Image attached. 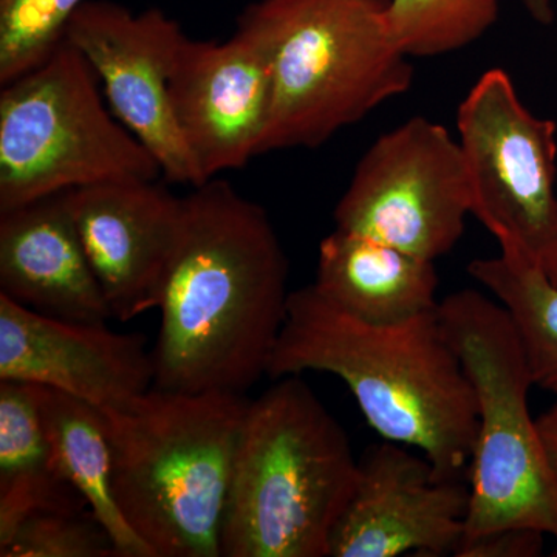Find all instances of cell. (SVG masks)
Returning a JSON list of instances; mask_svg holds the SVG:
<instances>
[{"label": "cell", "instance_id": "cell-1", "mask_svg": "<svg viewBox=\"0 0 557 557\" xmlns=\"http://www.w3.org/2000/svg\"><path fill=\"white\" fill-rule=\"evenodd\" d=\"M287 281L265 209L218 177L193 188L161 292L153 387L247 394L269 372Z\"/></svg>", "mask_w": 557, "mask_h": 557}, {"label": "cell", "instance_id": "cell-2", "mask_svg": "<svg viewBox=\"0 0 557 557\" xmlns=\"http://www.w3.org/2000/svg\"><path fill=\"white\" fill-rule=\"evenodd\" d=\"M338 376L384 440L420 449L440 478L467 479L479 431L474 384L437 309L397 325L344 313L313 284L289 293L267 375Z\"/></svg>", "mask_w": 557, "mask_h": 557}, {"label": "cell", "instance_id": "cell-3", "mask_svg": "<svg viewBox=\"0 0 557 557\" xmlns=\"http://www.w3.org/2000/svg\"><path fill=\"white\" fill-rule=\"evenodd\" d=\"M249 399L152 387L101 410L116 505L153 557H222L223 516Z\"/></svg>", "mask_w": 557, "mask_h": 557}, {"label": "cell", "instance_id": "cell-4", "mask_svg": "<svg viewBox=\"0 0 557 557\" xmlns=\"http://www.w3.org/2000/svg\"><path fill=\"white\" fill-rule=\"evenodd\" d=\"M358 480L346 431L299 375L249 399L220 552L225 557H329Z\"/></svg>", "mask_w": 557, "mask_h": 557}, {"label": "cell", "instance_id": "cell-5", "mask_svg": "<svg viewBox=\"0 0 557 557\" xmlns=\"http://www.w3.org/2000/svg\"><path fill=\"white\" fill-rule=\"evenodd\" d=\"M386 0H258L237 27L270 54L273 104L259 156L318 148L408 94L409 57L384 22Z\"/></svg>", "mask_w": 557, "mask_h": 557}, {"label": "cell", "instance_id": "cell-6", "mask_svg": "<svg viewBox=\"0 0 557 557\" xmlns=\"http://www.w3.org/2000/svg\"><path fill=\"white\" fill-rule=\"evenodd\" d=\"M437 313L479 403L465 536L530 528L557 541V483L528 406L534 383L515 322L472 288L450 293Z\"/></svg>", "mask_w": 557, "mask_h": 557}, {"label": "cell", "instance_id": "cell-7", "mask_svg": "<svg viewBox=\"0 0 557 557\" xmlns=\"http://www.w3.org/2000/svg\"><path fill=\"white\" fill-rule=\"evenodd\" d=\"M86 58L62 42L0 90V212L112 180L163 177L102 101Z\"/></svg>", "mask_w": 557, "mask_h": 557}, {"label": "cell", "instance_id": "cell-8", "mask_svg": "<svg viewBox=\"0 0 557 557\" xmlns=\"http://www.w3.org/2000/svg\"><path fill=\"white\" fill-rule=\"evenodd\" d=\"M471 215L557 284V126L520 100L505 70L483 73L457 110Z\"/></svg>", "mask_w": 557, "mask_h": 557}, {"label": "cell", "instance_id": "cell-9", "mask_svg": "<svg viewBox=\"0 0 557 557\" xmlns=\"http://www.w3.org/2000/svg\"><path fill=\"white\" fill-rule=\"evenodd\" d=\"M469 214L458 139L443 124L412 116L366 150L336 205L335 223L435 262L456 248Z\"/></svg>", "mask_w": 557, "mask_h": 557}, {"label": "cell", "instance_id": "cell-10", "mask_svg": "<svg viewBox=\"0 0 557 557\" xmlns=\"http://www.w3.org/2000/svg\"><path fill=\"white\" fill-rule=\"evenodd\" d=\"M186 33L160 9L134 13L110 0H87L65 30L97 73L120 123L139 139L170 183H207L189 152L170 101V79Z\"/></svg>", "mask_w": 557, "mask_h": 557}, {"label": "cell", "instance_id": "cell-11", "mask_svg": "<svg viewBox=\"0 0 557 557\" xmlns=\"http://www.w3.org/2000/svg\"><path fill=\"white\" fill-rule=\"evenodd\" d=\"M395 442L370 446L333 528L329 557L454 555L465 536L471 486L440 478L426 457Z\"/></svg>", "mask_w": 557, "mask_h": 557}, {"label": "cell", "instance_id": "cell-12", "mask_svg": "<svg viewBox=\"0 0 557 557\" xmlns=\"http://www.w3.org/2000/svg\"><path fill=\"white\" fill-rule=\"evenodd\" d=\"M180 134L205 180L242 170L259 156L273 104L270 54L237 27L226 40L190 39L170 79Z\"/></svg>", "mask_w": 557, "mask_h": 557}, {"label": "cell", "instance_id": "cell-13", "mask_svg": "<svg viewBox=\"0 0 557 557\" xmlns=\"http://www.w3.org/2000/svg\"><path fill=\"white\" fill-rule=\"evenodd\" d=\"M67 203L113 319L159 309L183 220V197L157 180L67 190Z\"/></svg>", "mask_w": 557, "mask_h": 557}, {"label": "cell", "instance_id": "cell-14", "mask_svg": "<svg viewBox=\"0 0 557 557\" xmlns=\"http://www.w3.org/2000/svg\"><path fill=\"white\" fill-rule=\"evenodd\" d=\"M0 381L57 388L112 410L153 387L156 366L139 333L46 317L0 293Z\"/></svg>", "mask_w": 557, "mask_h": 557}, {"label": "cell", "instance_id": "cell-15", "mask_svg": "<svg viewBox=\"0 0 557 557\" xmlns=\"http://www.w3.org/2000/svg\"><path fill=\"white\" fill-rule=\"evenodd\" d=\"M0 293L84 324L113 318L67 203V193L0 212Z\"/></svg>", "mask_w": 557, "mask_h": 557}, {"label": "cell", "instance_id": "cell-16", "mask_svg": "<svg viewBox=\"0 0 557 557\" xmlns=\"http://www.w3.org/2000/svg\"><path fill=\"white\" fill-rule=\"evenodd\" d=\"M313 287L372 325L403 324L438 307L434 260L338 228L319 244Z\"/></svg>", "mask_w": 557, "mask_h": 557}, {"label": "cell", "instance_id": "cell-17", "mask_svg": "<svg viewBox=\"0 0 557 557\" xmlns=\"http://www.w3.org/2000/svg\"><path fill=\"white\" fill-rule=\"evenodd\" d=\"M47 511H90L62 474L40 418L38 387L0 381V542Z\"/></svg>", "mask_w": 557, "mask_h": 557}, {"label": "cell", "instance_id": "cell-18", "mask_svg": "<svg viewBox=\"0 0 557 557\" xmlns=\"http://www.w3.org/2000/svg\"><path fill=\"white\" fill-rule=\"evenodd\" d=\"M36 387L44 431L64 478L113 539L120 557H153L113 496L112 450L101 410L57 388Z\"/></svg>", "mask_w": 557, "mask_h": 557}, {"label": "cell", "instance_id": "cell-19", "mask_svg": "<svg viewBox=\"0 0 557 557\" xmlns=\"http://www.w3.org/2000/svg\"><path fill=\"white\" fill-rule=\"evenodd\" d=\"M469 274L507 309L518 329L534 386L557 397V284L515 251L475 259Z\"/></svg>", "mask_w": 557, "mask_h": 557}, {"label": "cell", "instance_id": "cell-20", "mask_svg": "<svg viewBox=\"0 0 557 557\" xmlns=\"http://www.w3.org/2000/svg\"><path fill=\"white\" fill-rule=\"evenodd\" d=\"M500 0H386L388 35L406 57L453 53L482 38L498 16Z\"/></svg>", "mask_w": 557, "mask_h": 557}, {"label": "cell", "instance_id": "cell-21", "mask_svg": "<svg viewBox=\"0 0 557 557\" xmlns=\"http://www.w3.org/2000/svg\"><path fill=\"white\" fill-rule=\"evenodd\" d=\"M87 0H0V86L49 60Z\"/></svg>", "mask_w": 557, "mask_h": 557}, {"label": "cell", "instance_id": "cell-22", "mask_svg": "<svg viewBox=\"0 0 557 557\" xmlns=\"http://www.w3.org/2000/svg\"><path fill=\"white\" fill-rule=\"evenodd\" d=\"M2 557H120L115 542L90 511L33 515L0 542Z\"/></svg>", "mask_w": 557, "mask_h": 557}, {"label": "cell", "instance_id": "cell-23", "mask_svg": "<svg viewBox=\"0 0 557 557\" xmlns=\"http://www.w3.org/2000/svg\"><path fill=\"white\" fill-rule=\"evenodd\" d=\"M544 533L530 528H498L465 536L456 557H534L542 555Z\"/></svg>", "mask_w": 557, "mask_h": 557}, {"label": "cell", "instance_id": "cell-24", "mask_svg": "<svg viewBox=\"0 0 557 557\" xmlns=\"http://www.w3.org/2000/svg\"><path fill=\"white\" fill-rule=\"evenodd\" d=\"M536 428L549 471L557 483V405L536 418Z\"/></svg>", "mask_w": 557, "mask_h": 557}, {"label": "cell", "instance_id": "cell-25", "mask_svg": "<svg viewBox=\"0 0 557 557\" xmlns=\"http://www.w3.org/2000/svg\"><path fill=\"white\" fill-rule=\"evenodd\" d=\"M520 3L539 24L549 25L555 21V10H553L552 0H520Z\"/></svg>", "mask_w": 557, "mask_h": 557}]
</instances>
